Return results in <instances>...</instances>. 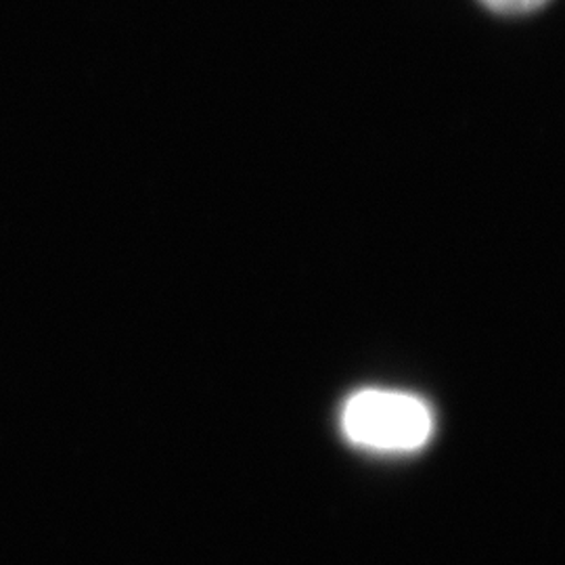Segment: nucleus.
Instances as JSON below:
<instances>
[{
	"label": "nucleus",
	"mask_w": 565,
	"mask_h": 565,
	"mask_svg": "<svg viewBox=\"0 0 565 565\" xmlns=\"http://www.w3.org/2000/svg\"><path fill=\"white\" fill-rule=\"evenodd\" d=\"M343 436L371 452L408 455L434 436L436 419L429 404L415 394L394 390H361L343 404Z\"/></svg>",
	"instance_id": "obj_1"
},
{
	"label": "nucleus",
	"mask_w": 565,
	"mask_h": 565,
	"mask_svg": "<svg viewBox=\"0 0 565 565\" xmlns=\"http://www.w3.org/2000/svg\"><path fill=\"white\" fill-rule=\"evenodd\" d=\"M490 11L503 15H522L541 9L548 0H480Z\"/></svg>",
	"instance_id": "obj_2"
}]
</instances>
